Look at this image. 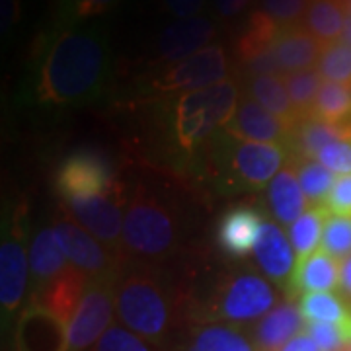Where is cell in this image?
Here are the masks:
<instances>
[{
	"instance_id": "d6a6232c",
	"label": "cell",
	"mask_w": 351,
	"mask_h": 351,
	"mask_svg": "<svg viewBox=\"0 0 351 351\" xmlns=\"http://www.w3.org/2000/svg\"><path fill=\"white\" fill-rule=\"evenodd\" d=\"M121 0H55L51 25H78L110 12Z\"/></svg>"
},
{
	"instance_id": "74e56055",
	"label": "cell",
	"mask_w": 351,
	"mask_h": 351,
	"mask_svg": "<svg viewBox=\"0 0 351 351\" xmlns=\"http://www.w3.org/2000/svg\"><path fill=\"white\" fill-rule=\"evenodd\" d=\"M304 330L314 339L320 351H348L351 343L338 324L330 322H306Z\"/></svg>"
},
{
	"instance_id": "f546056e",
	"label": "cell",
	"mask_w": 351,
	"mask_h": 351,
	"mask_svg": "<svg viewBox=\"0 0 351 351\" xmlns=\"http://www.w3.org/2000/svg\"><path fill=\"white\" fill-rule=\"evenodd\" d=\"M330 217L326 207H308L304 213L289 226V239L297 254V262L313 256L318 244H322V232Z\"/></svg>"
},
{
	"instance_id": "5bb4252c",
	"label": "cell",
	"mask_w": 351,
	"mask_h": 351,
	"mask_svg": "<svg viewBox=\"0 0 351 351\" xmlns=\"http://www.w3.org/2000/svg\"><path fill=\"white\" fill-rule=\"evenodd\" d=\"M14 351H71L69 324L47 308L29 302L14 326Z\"/></svg>"
},
{
	"instance_id": "ee69618b",
	"label": "cell",
	"mask_w": 351,
	"mask_h": 351,
	"mask_svg": "<svg viewBox=\"0 0 351 351\" xmlns=\"http://www.w3.org/2000/svg\"><path fill=\"white\" fill-rule=\"evenodd\" d=\"M279 351H320V350H318V346L314 343V339L308 336V332L304 330V332H301L297 338H293L289 343H285V346H283Z\"/></svg>"
},
{
	"instance_id": "ab89813d",
	"label": "cell",
	"mask_w": 351,
	"mask_h": 351,
	"mask_svg": "<svg viewBox=\"0 0 351 351\" xmlns=\"http://www.w3.org/2000/svg\"><path fill=\"white\" fill-rule=\"evenodd\" d=\"M324 207H326L330 215L351 217V174L336 178V184L330 191Z\"/></svg>"
},
{
	"instance_id": "4316f807",
	"label": "cell",
	"mask_w": 351,
	"mask_h": 351,
	"mask_svg": "<svg viewBox=\"0 0 351 351\" xmlns=\"http://www.w3.org/2000/svg\"><path fill=\"white\" fill-rule=\"evenodd\" d=\"M279 34H281V27L276 22H271L265 14L260 10L252 12L246 27L242 29L239 41L234 45L239 63L244 66L246 63H250L252 59L260 57L263 53H269L274 49V43Z\"/></svg>"
},
{
	"instance_id": "3957f363",
	"label": "cell",
	"mask_w": 351,
	"mask_h": 351,
	"mask_svg": "<svg viewBox=\"0 0 351 351\" xmlns=\"http://www.w3.org/2000/svg\"><path fill=\"white\" fill-rule=\"evenodd\" d=\"M188 232V221L172 186L138 178L125 186L123 246L129 260L160 263L176 256Z\"/></svg>"
},
{
	"instance_id": "60d3db41",
	"label": "cell",
	"mask_w": 351,
	"mask_h": 351,
	"mask_svg": "<svg viewBox=\"0 0 351 351\" xmlns=\"http://www.w3.org/2000/svg\"><path fill=\"white\" fill-rule=\"evenodd\" d=\"M164 12L174 16L176 20H186L203 16V10L207 6V0H160Z\"/></svg>"
},
{
	"instance_id": "5b68a950",
	"label": "cell",
	"mask_w": 351,
	"mask_h": 351,
	"mask_svg": "<svg viewBox=\"0 0 351 351\" xmlns=\"http://www.w3.org/2000/svg\"><path fill=\"white\" fill-rule=\"evenodd\" d=\"M203 154L226 189H262L293 156L283 145L240 141L225 131L211 141Z\"/></svg>"
},
{
	"instance_id": "d4e9b609",
	"label": "cell",
	"mask_w": 351,
	"mask_h": 351,
	"mask_svg": "<svg viewBox=\"0 0 351 351\" xmlns=\"http://www.w3.org/2000/svg\"><path fill=\"white\" fill-rule=\"evenodd\" d=\"M336 141H348L343 129L316 117H304L293 131L289 151L297 158H316L326 145Z\"/></svg>"
},
{
	"instance_id": "484cf974",
	"label": "cell",
	"mask_w": 351,
	"mask_h": 351,
	"mask_svg": "<svg viewBox=\"0 0 351 351\" xmlns=\"http://www.w3.org/2000/svg\"><path fill=\"white\" fill-rule=\"evenodd\" d=\"M248 96L263 106L267 112L276 113L277 117H281L289 125L297 127V123L301 121L299 113L289 98L281 75L252 76L248 80Z\"/></svg>"
},
{
	"instance_id": "7dc6e473",
	"label": "cell",
	"mask_w": 351,
	"mask_h": 351,
	"mask_svg": "<svg viewBox=\"0 0 351 351\" xmlns=\"http://www.w3.org/2000/svg\"><path fill=\"white\" fill-rule=\"evenodd\" d=\"M346 2V6H348V12L351 14V0H343Z\"/></svg>"
},
{
	"instance_id": "2e32d148",
	"label": "cell",
	"mask_w": 351,
	"mask_h": 351,
	"mask_svg": "<svg viewBox=\"0 0 351 351\" xmlns=\"http://www.w3.org/2000/svg\"><path fill=\"white\" fill-rule=\"evenodd\" d=\"M295 127L285 123L276 113L267 112L250 96H244L239 104V110L234 119L228 123L225 133L240 141L252 143H271V145H291Z\"/></svg>"
},
{
	"instance_id": "9a60e30c",
	"label": "cell",
	"mask_w": 351,
	"mask_h": 351,
	"mask_svg": "<svg viewBox=\"0 0 351 351\" xmlns=\"http://www.w3.org/2000/svg\"><path fill=\"white\" fill-rule=\"evenodd\" d=\"M263 213L256 205L240 203L228 207L215 226V242L228 260L250 256L260 237Z\"/></svg>"
},
{
	"instance_id": "b9f144b4",
	"label": "cell",
	"mask_w": 351,
	"mask_h": 351,
	"mask_svg": "<svg viewBox=\"0 0 351 351\" xmlns=\"http://www.w3.org/2000/svg\"><path fill=\"white\" fill-rule=\"evenodd\" d=\"M22 16V0H0V29L8 36Z\"/></svg>"
},
{
	"instance_id": "603a6c76",
	"label": "cell",
	"mask_w": 351,
	"mask_h": 351,
	"mask_svg": "<svg viewBox=\"0 0 351 351\" xmlns=\"http://www.w3.org/2000/svg\"><path fill=\"white\" fill-rule=\"evenodd\" d=\"M267 203L269 209L281 225H293L302 211L306 209V197L302 195V188L295 172L293 156L279 174L267 186Z\"/></svg>"
},
{
	"instance_id": "f1b7e54d",
	"label": "cell",
	"mask_w": 351,
	"mask_h": 351,
	"mask_svg": "<svg viewBox=\"0 0 351 351\" xmlns=\"http://www.w3.org/2000/svg\"><path fill=\"white\" fill-rule=\"evenodd\" d=\"M304 322H330L338 324L351 343V311L348 304L332 293H308L299 301Z\"/></svg>"
},
{
	"instance_id": "8d00e7d4",
	"label": "cell",
	"mask_w": 351,
	"mask_h": 351,
	"mask_svg": "<svg viewBox=\"0 0 351 351\" xmlns=\"http://www.w3.org/2000/svg\"><path fill=\"white\" fill-rule=\"evenodd\" d=\"M311 6V0H260V12H263L281 29L302 24L301 20Z\"/></svg>"
},
{
	"instance_id": "836d02e7",
	"label": "cell",
	"mask_w": 351,
	"mask_h": 351,
	"mask_svg": "<svg viewBox=\"0 0 351 351\" xmlns=\"http://www.w3.org/2000/svg\"><path fill=\"white\" fill-rule=\"evenodd\" d=\"M318 75L326 82H339L351 86V45L339 39L326 45L316 64Z\"/></svg>"
},
{
	"instance_id": "7c38bea8",
	"label": "cell",
	"mask_w": 351,
	"mask_h": 351,
	"mask_svg": "<svg viewBox=\"0 0 351 351\" xmlns=\"http://www.w3.org/2000/svg\"><path fill=\"white\" fill-rule=\"evenodd\" d=\"M24 205L14 211L8 230L0 246V304L2 316L12 318L22 306L27 291V258H25V226Z\"/></svg>"
},
{
	"instance_id": "8fae6325",
	"label": "cell",
	"mask_w": 351,
	"mask_h": 351,
	"mask_svg": "<svg viewBox=\"0 0 351 351\" xmlns=\"http://www.w3.org/2000/svg\"><path fill=\"white\" fill-rule=\"evenodd\" d=\"M117 279V277H115ZM115 279H94L69 322V350L90 351L112 328Z\"/></svg>"
},
{
	"instance_id": "e0dca14e",
	"label": "cell",
	"mask_w": 351,
	"mask_h": 351,
	"mask_svg": "<svg viewBox=\"0 0 351 351\" xmlns=\"http://www.w3.org/2000/svg\"><path fill=\"white\" fill-rule=\"evenodd\" d=\"M254 256L263 274L271 281H276L277 285H281L287 293L291 277L297 265V258L293 254V248L289 246L285 232L276 223L267 219L263 221L260 237L254 248Z\"/></svg>"
},
{
	"instance_id": "52a82bcc",
	"label": "cell",
	"mask_w": 351,
	"mask_h": 351,
	"mask_svg": "<svg viewBox=\"0 0 351 351\" xmlns=\"http://www.w3.org/2000/svg\"><path fill=\"white\" fill-rule=\"evenodd\" d=\"M230 69L232 66L225 49L213 43L180 63L160 69L145 84V94L149 98H164V96H180L186 92L209 88L226 80L230 75Z\"/></svg>"
},
{
	"instance_id": "277c9868",
	"label": "cell",
	"mask_w": 351,
	"mask_h": 351,
	"mask_svg": "<svg viewBox=\"0 0 351 351\" xmlns=\"http://www.w3.org/2000/svg\"><path fill=\"white\" fill-rule=\"evenodd\" d=\"M239 98V84L232 78L176 96L168 110V133L176 151L188 158L205 151L234 119Z\"/></svg>"
},
{
	"instance_id": "9c48e42d",
	"label": "cell",
	"mask_w": 351,
	"mask_h": 351,
	"mask_svg": "<svg viewBox=\"0 0 351 351\" xmlns=\"http://www.w3.org/2000/svg\"><path fill=\"white\" fill-rule=\"evenodd\" d=\"M51 226L66 260L73 263L76 269H80L90 281L115 279L129 263L119 260L115 254L108 250L100 240L78 225L63 207H59V213Z\"/></svg>"
},
{
	"instance_id": "83f0119b",
	"label": "cell",
	"mask_w": 351,
	"mask_h": 351,
	"mask_svg": "<svg viewBox=\"0 0 351 351\" xmlns=\"http://www.w3.org/2000/svg\"><path fill=\"white\" fill-rule=\"evenodd\" d=\"M186 351H254L250 341L234 326L225 324H191Z\"/></svg>"
},
{
	"instance_id": "7bdbcfd3",
	"label": "cell",
	"mask_w": 351,
	"mask_h": 351,
	"mask_svg": "<svg viewBox=\"0 0 351 351\" xmlns=\"http://www.w3.org/2000/svg\"><path fill=\"white\" fill-rule=\"evenodd\" d=\"M252 0H213L215 10L221 18H234L242 14Z\"/></svg>"
},
{
	"instance_id": "d590c367",
	"label": "cell",
	"mask_w": 351,
	"mask_h": 351,
	"mask_svg": "<svg viewBox=\"0 0 351 351\" xmlns=\"http://www.w3.org/2000/svg\"><path fill=\"white\" fill-rule=\"evenodd\" d=\"M90 351H164L131 330L123 326H112Z\"/></svg>"
},
{
	"instance_id": "bcb514c9",
	"label": "cell",
	"mask_w": 351,
	"mask_h": 351,
	"mask_svg": "<svg viewBox=\"0 0 351 351\" xmlns=\"http://www.w3.org/2000/svg\"><path fill=\"white\" fill-rule=\"evenodd\" d=\"M343 41H346V43H350L351 45V14L350 16H348V24H346V32H343Z\"/></svg>"
},
{
	"instance_id": "8992f818",
	"label": "cell",
	"mask_w": 351,
	"mask_h": 351,
	"mask_svg": "<svg viewBox=\"0 0 351 351\" xmlns=\"http://www.w3.org/2000/svg\"><path fill=\"white\" fill-rule=\"evenodd\" d=\"M276 302V291L252 269H226L215 276L207 297L197 304L191 324L226 320L246 324L262 318Z\"/></svg>"
},
{
	"instance_id": "ac0fdd59",
	"label": "cell",
	"mask_w": 351,
	"mask_h": 351,
	"mask_svg": "<svg viewBox=\"0 0 351 351\" xmlns=\"http://www.w3.org/2000/svg\"><path fill=\"white\" fill-rule=\"evenodd\" d=\"M88 283L90 279L71 263L63 274H59L49 285H45L36 297H32L29 302L47 308L69 324L86 293Z\"/></svg>"
},
{
	"instance_id": "ba28073f",
	"label": "cell",
	"mask_w": 351,
	"mask_h": 351,
	"mask_svg": "<svg viewBox=\"0 0 351 351\" xmlns=\"http://www.w3.org/2000/svg\"><path fill=\"white\" fill-rule=\"evenodd\" d=\"M61 207L119 260L131 262L123 246L125 188L117 193H100V195L63 199Z\"/></svg>"
},
{
	"instance_id": "d6986e66",
	"label": "cell",
	"mask_w": 351,
	"mask_h": 351,
	"mask_svg": "<svg viewBox=\"0 0 351 351\" xmlns=\"http://www.w3.org/2000/svg\"><path fill=\"white\" fill-rule=\"evenodd\" d=\"M304 318H302L299 304L293 299L279 302L271 313H267L254 328V346L258 351H279L285 343L297 338L304 332Z\"/></svg>"
},
{
	"instance_id": "7402d4cb",
	"label": "cell",
	"mask_w": 351,
	"mask_h": 351,
	"mask_svg": "<svg viewBox=\"0 0 351 351\" xmlns=\"http://www.w3.org/2000/svg\"><path fill=\"white\" fill-rule=\"evenodd\" d=\"M71 265L66 256L61 250L59 242L55 239L53 226L41 228L34 237L29 248V274H32V297H36L41 289L49 285L51 281Z\"/></svg>"
},
{
	"instance_id": "4fadbf2b",
	"label": "cell",
	"mask_w": 351,
	"mask_h": 351,
	"mask_svg": "<svg viewBox=\"0 0 351 351\" xmlns=\"http://www.w3.org/2000/svg\"><path fill=\"white\" fill-rule=\"evenodd\" d=\"M217 24L207 16L174 20L164 25L154 43L156 64H174L213 45Z\"/></svg>"
},
{
	"instance_id": "f6af8a7d",
	"label": "cell",
	"mask_w": 351,
	"mask_h": 351,
	"mask_svg": "<svg viewBox=\"0 0 351 351\" xmlns=\"http://www.w3.org/2000/svg\"><path fill=\"white\" fill-rule=\"evenodd\" d=\"M339 289L351 301V256L339 263Z\"/></svg>"
},
{
	"instance_id": "7a4b0ae2",
	"label": "cell",
	"mask_w": 351,
	"mask_h": 351,
	"mask_svg": "<svg viewBox=\"0 0 351 351\" xmlns=\"http://www.w3.org/2000/svg\"><path fill=\"white\" fill-rule=\"evenodd\" d=\"M115 313L121 324L147 341L164 348L184 322H189L184 287L154 263L131 262L115 279Z\"/></svg>"
},
{
	"instance_id": "30bf717a",
	"label": "cell",
	"mask_w": 351,
	"mask_h": 351,
	"mask_svg": "<svg viewBox=\"0 0 351 351\" xmlns=\"http://www.w3.org/2000/svg\"><path fill=\"white\" fill-rule=\"evenodd\" d=\"M123 188L125 184L113 174L108 160L96 152H73L55 170V191L61 201L100 193H117Z\"/></svg>"
},
{
	"instance_id": "e575fe53",
	"label": "cell",
	"mask_w": 351,
	"mask_h": 351,
	"mask_svg": "<svg viewBox=\"0 0 351 351\" xmlns=\"http://www.w3.org/2000/svg\"><path fill=\"white\" fill-rule=\"evenodd\" d=\"M320 250L326 252L330 258L346 260L351 256V217L346 215H330L322 232Z\"/></svg>"
},
{
	"instance_id": "1f68e13d",
	"label": "cell",
	"mask_w": 351,
	"mask_h": 351,
	"mask_svg": "<svg viewBox=\"0 0 351 351\" xmlns=\"http://www.w3.org/2000/svg\"><path fill=\"white\" fill-rule=\"evenodd\" d=\"M283 84L287 88L289 98L293 101L295 110L299 113V117H311L314 108L316 96L322 86V76L318 75L316 69L308 71H299V73H291V75H281Z\"/></svg>"
},
{
	"instance_id": "ffe728a7",
	"label": "cell",
	"mask_w": 351,
	"mask_h": 351,
	"mask_svg": "<svg viewBox=\"0 0 351 351\" xmlns=\"http://www.w3.org/2000/svg\"><path fill=\"white\" fill-rule=\"evenodd\" d=\"M322 45L302 27V24L283 27L274 43V57L281 75L316 69Z\"/></svg>"
},
{
	"instance_id": "f35d334b",
	"label": "cell",
	"mask_w": 351,
	"mask_h": 351,
	"mask_svg": "<svg viewBox=\"0 0 351 351\" xmlns=\"http://www.w3.org/2000/svg\"><path fill=\"white\" fill-rule=\"evenodd\" d=\"M316 158L322 166H326L330 172L341 176L351 174V141L330 143L320 151Z\"/></svg>"
},
{
	"instance_id": "cb8c5ba5",
	"label": "cell",
	"mask_w": 351,
	"mask_h": 351,
	"mask_svg": "<svg viewBox=\"0 0 351 351\" xmlns=\"http://www.w3.org/2000/svg\"><path fill=\"white\" fill-rule=\"evenodd\" d=\"M348 6L343 0H311V6L302 18V27L322 47L343 38L348 24Z\"/></svg>"
},
{
	"instance_id": "6da1fadb",
	"label": "cell",
	"mask_w": 351,
	"mask_h": 351,
	"mask_svg": "<svg viewBox=\"0 0 351 351\" xmlns=\"http://www.w3.org/2000/svg\"><path fill=\"white\" fill-rule=\"evenodd\" d=\"M110 73L112 49L104 25H51L34 49L32 96L41 106H84L100 96Z\"/></svg>"
},
{
	"instance_id": "4dcf8cb0",
	"label": "cell",
	"mask_w": 351,
	"mask_h": 351,
	"mask_svg": "<svg viewBox=\"0 0 351 351\" xmlns=\"http://www.w3.org/2000/svg\"><path fill=\"white\" fill-rule=\"evenodd\" d=\"M293 164H295V172H297V178H299V184H301L308 207H324L328 195L336 184L334 174L328 170L326 166L316 162L314 158L293 156Z\"/></svg>"
},
{
	"instance_id": "44dd1931",
	"label": "cell",
	"mask_w": 351,
	"mask_h": 351,
	"mask_svg": "<svg viewBox=\"0 0 351 351\" xmlns=\"http://www.w3.org/2000/svg\"><path fill=\"white\" fill-rule=\"evenodd\" d=\"M339 287V265L326 252L316 250L313 256L297 262L287 289V299L308 293H328Z\"/></svg>"
}]
</instances>
